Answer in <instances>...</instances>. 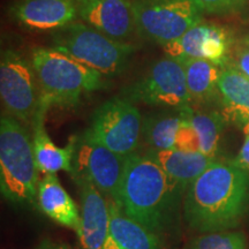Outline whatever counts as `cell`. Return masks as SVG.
I'll use <instances>...</instances> for the list:
<instances>
[{
  "mask_svg": "<svg viewBox=\"0 0 249 249\" xmlns=\"http://www.w3.org/2000/svg\"><path fill=\"white\" fill-rule=\"evenodd\" d=\"M186 191L154 158L134 152L124 158L114 203L127 217L161 235L178 226Z\"/></svg>",
  "mask_w": 249,
  "mask_h": 249,
  "instance_id": "obj_1",
  "label": "cell"
},
{
  "mask_svg": "<svg viewBox=\"0 0 249 249\" xmlns=\"http://www.w3.org/2000/svg\"><path fill=\"white\" fill-rule=\"evenodd\" d=\"M249 203V173L233 161L214 160L187 188L182 213L201 233L226 231L240 223Z\"/></svg>",
  "mask_w": 249,
  "mask_h": 249,
  "instance_id": "obj_2",
  "label": "cell"
},
{
  "mask_svg": "<svg viewBox=\"0 0 249 249\" xmlns=\"http://www.w3.org/2000/svg\"><path fill=\"white\" fill-rule=\"evenodd\" d=\"M30 60L38 81L40 103L49 107H74L83 96L104 87V76L99 71L58 50L34 49Z\"/></svg>",
  "mask_w": 249,
  "mask_h": 249,
  "instance_id": "obj_3",
  "label": "cell"
},
{
  "mask_svg": "<svg viewBox=\"0 0 249 249\" xmlns=\"http://www.w3.org/2000/svg\"><path fill=\"white\" fill-rule=\"evenodd\" d=\"M33 136L9 114L0 120V189L14 204L37 207L38 174Z\"/></svg>",
  "mask_w": 249,
  "mask_h": 249,
  "instance_id": "obj_4",
  "label": "cell"
},
{
  "mask_svg": "<svg viewBox=\"0 0 249 249\" xmlns=\"http://www.w3.org/2000/svg\"><path fill=\"white\" fill-rule=\"evenodd\" d=\"M50 48L68 54L105 77L123 74L135 53L134 46L110 38L80 20L54 31Z\"/></svg>",
  "mask_w": 249,
  "mask_h": 249,
  "instance_id": "obj_5",
  "label": "cell"
},
{
  "mask_svg": "<svg viewBox=\"0 0 249 249\" xmlns=\"http://www.w3.org/2000/svg\"><path fill=\"white\" fill-rule=\"evenodd\" d=\"M133 8L139 35L160 45L180 38L203 15L194 0H133Z\"/></svg>",
  "mask_w": 249,
  "mask_h": 249,
  "instance_id": "obj_6",
  "label": "cell"
},
{
  "mask_svg": "<svg viewBox=\"0 0 249 249\" xmlns=\"http://www.w3.org/2000/svg\"><path fill=\"white\" fill-rule=\"evenodd\" d=\"M0 97L6 114L31 124L40 104L38 81L31 60L14 49L1 51Z\"/></svg>",
  "mask_w": 249,
  "mask_h": 249,
  "instance_id": "obj_7",
  "label": "cell"
},
{
  "mask_svg": "<svg viewBox=\"0 0 249 249\" xmlns=\"http://www.w3.org/2000/svg\"><path fill=\"white\" fill-rule=\"evenodd\" d=\"M142 124L143 118L133 102L112 97L96 108L88 130L103 145L126 158L139 147Z\"/></svg>",
  "mask_w": 249,
  "mask_h": 249,
  "instance_id": "obj_8",
  "label": "cell"
},
{
  "mask_svg": "<svg viewBox=\"0 0 249 249\" xmlns=\"http://www.w3.org/2000/svg\"><path fill=\"white\" fill-rule=\"evenodd\" d=\"M121 96L133 103L170 108L192 103L182 64L170 57L155 61L144 75L123 89Z\"/></svg>",
  "mask_w": 249,
  "mask_h": 249,
  "instance_id": "obj_9",
  "label": "cell"
},
{
  "mask_svg": "<svg viewBox=\"0 0 249 249\" xmlns=\"http://www.w3.org/2000/svg\"><path fill=\"white\" fill-rule=\"evenodd\" d=\"M71 176L74 181L91 182L107 201L116 202L123 178L124 158L103 145L88 129L75 135Z\"/></svg>",
  "mask_w": 249,
  "mask_h": 249,
  "instance_id": "obj_10",
  "label": "cell"
},
{
  "mask_svg": "<svg viewBox=\"0 0 249 249\" xmlns=\"http://www.w3.org/2000/svg\"><path fill=\"white\" fill-rule=\"evenodd\" d=\"M77 20L120 42L136 30L133 0H79Z\"/></svg>",
  "mask_w": 249,
  "mask_h": 249,
  "instance_id": "obj_11",
  "label": "cell"
},
{
  "mask_svg": "<svg viewBox=\"0 0 249 249\" xmlns=\"http://www.w3.org/2000/svg\"><path fill=\"white\" fill-rule=\"evenodd\" d=\"M79 0H14L9 15L31 31H57L77 20Z\"/></svg>",
  "mask_w": 249,
  "mask_h": 249,
  "instance_id": "obj_12",
  "label": "cell"
},
{
  "mask_svg": "<svg viewBox=\"0 0 249 249\" xmlns=\"http://www.w3.org/2000/svg\"><path fill=\"white\" fill-rule=\"evenodd\" d=\"M81 220L76 232L80 249H104L110 236V208L108 201L91 182L81 180Z\"/></svg>",
  "mask_w": 249,
  "mask_h": 249,
  "instance_id": "obj_13",
  "label": "cell"
},
{
  "mask_svg": "<svg viewBox=\"0 0 249 249\" xmlns=\"http://www.w3.org/2000/svg\"><path fill=\"white\" fill-rule=\"evenodd\" d=\"M49 108L44 103H40L30 124L33 127V144L37 167L43 174H57L59 171L71 173L75 138L71 136L64 148L54 144L45 129V116Z\"/></svg>",
  "mask_w": 249,
  "mask_h": 249,
  "instance_id": "obj_14",
  "label": "cell"
},
{
  "mask_svg": "<svg viewBox=\"0 0 249 249\" xmlns=\"http://www.w3.org/2000/svg\"><path fill=\"white\" fill-rule=\"evenodd\" d=\"M37 203L43 213L55 223L77 232L80 227L81 213L75 202L59 181L57 174H45L39 180L37 192Z\"/></svg>",
  "mask_w": 249,
  "mask_h": 249,
  "instance_id": "obj_15",
  "label": "cell"
},
{
  "mask_svg": "<svg viewBox=\"0 0 249 249\" xmlns=\"http://www.w3.org/2000/svg\"><path fill=\"white\" fill-rule=\"evenodd\" d=\"M110 208V236L104 249H160V238L127 217L113 201Z\"/></svg>",
  "mask_w": 249,
  "mask_h": 249,
  "instance_id": "obj_16",
  "label": "cell"
},
{
  "mask_svg": "<svg viewBox=\"0 0 249 249\" xmlns=\"http://www.w3.org/2000/svg\"><path fill=\"white\" fill-rule=\"evenodd\" d=\"M222 114L241 126L249 123V79L233 66L224 67L218 82Z\"/></svg>",
  "mask_w": 249,
  "mask_h": 249,
  "instance_id": "obj_17",
  "label": "cell"
},
{
  "mask_svg": "<svg viewBox=\"0 0 249 249\" xmlns=\"http://www.w3.org/2000/svg\"><path fill=\"white\" fill-rule=\"evenodd\" d=\"M147 155L154 158L171 178L176 179L186 189L216 160V158L208 157L200 151L178 149L149 150Z\"/></svg>",
  "mask_w": 249,
  "mask_h": 249,
  "instance_id": "obj_18",
  "label": "cell"
},
{
  "mask_svg": "<svg viewBox=\"0 0 249 249\" xmlns=\"http://www.w3.org/2000/svg\"><path fill=\"white\" fill-rule=\"evenodd\" d=\"M179 61L185 70L187 89L192 103L207 104L219 96L218 82L224 67L205 59H182Z\"/></svg>",
  "mask_w": 249,
  "mask_h": 249,
  "instance_id": "obj_19",
  "label": "cell"
},
{
  "mask_svg": "<svg viewBox=\"0 0 249 249\" xmlns=\"http://www.w3.org/2000/svg\"><path fill=\"white\" fill-rule=\"evenodd\" d=\"M188 107L155 112L143 119L142 138L150 150L174 149L177 133L186 119Z\"/></svg>",
  "mask_w": 249,
  "mask_h": 249,
  "instance_id": "obj_20",
  "label": "cell"
},
{
  "mask_svg": "<svg viewBox=\"0 0 249 249\" xmlns=\"http://www.w3.org/2000/svg\"><path fill=\"white\" fill-rule=\"evenodd\" d=\"M186 119L194 127L200 139V151L208 157L216 158L220 136L226 120L222 112L195 111L187 108Z\"/></svg>",
  "mask_w": 249,
  "mask_h": 249,
  "instance_id": "obj_21",
  "label": "cell"
},
{
  "mask_svg": "<svg viewBox=\"0 0 249 249\" xmlns=\"http://www.w3.org/2000/svg\"><path fill=\"white\" fill-rule=\"evenodd\" d=\"M183 249H246V238L241 232L203 233L189 240Z\"/></svg>",
  "mask_w": 249,
  "mask_h": 249,
  "instance_id": "obj_22",
  "label": "cell"
},
{
  "mask_svg": "<svg viewBox=\"0 0 249 249\" xmlns=\"http://www.w3.org/2000/svg\"><path fill=\"white\" fill-rule=\"evenodd\" d=\"M202 12L210 14H227L242 11L248 0H194Z\"/></svg>",
  "mask_w": 249,
  "mask_h": 249,
  "instance_id": "obj_23",
  "label": "cell"
},
{
  "mask_svg": "<svg viewBox=\"0 0 249 249\" xmlns=\"http://www.w3.org/2000/svg\"><path fill=\"white\" fill-rule=\"evenodd\" d=\"M174 149L183 151H200V139H198V135L194 127L189 124V121L187 119H185L178 133H177Z\"/></svg>",
  "mask_w": 249,
  "mask_h": 249,
  "instance_id": "obj_24",
  "label": "cell"
},
{
  "mask_svg": "<svg viewBox=\"0 0 249 249\" xmlns=\"http://www.w3.org/2000/svg\"><path fill=\"white\" fill-rule=\"evenodd\" d=\"M232 161L236 166L244 170L245 172L249 173V135H246L245 142L242 144L240 151L236 155L235 160Z\"/></svg>",
  "mask_w": 249,
  "mask_h": 249,
  "instance_id": "obj_25",
  "label": "cell"
},
{
  "mask_svg": "<svg viewBox=\"0 0 249 249\" xmlns=\"http://www.w3.org/2000/svg\"><path fill=\"white\" fill-rule=\"evenodd\" d=\"M232 66L236 68L239 71H241L245 76H247L249 79V44L239 52L238 55H236L234 65H232Z\"/></svg>",
  "mask_w": 249,
  "mask_h": 249,
  "instance_id": "obj_26",
  "label": "cell"
},
{
  "mask_svg": "<svg viewBox=\"0 0 249 249\" xmlns=\"http://www.w3.org/2000/svg\"><path fill=\"white\" fill-rule=\"evenodd\" d=\"M35 249H71V247L66 244H62V242H57L45 239V240L40 241L39 244L36 246Z\"/></svg>",
  "mask_w": 249,
  "mask_h": 249,
  "instance_id": "obj_27",
  "label": "cell"
},
{
  "mask_svg": "<svg viewBox=\"0 0 249 249\" xmlns=\"http://www.w3.org/2000/svg\"><path fill=\"white\" fill-rule=\"evenodd\" d=\"M242 130H244L245 135H249V123L246 124L245 126H242Z\"/></svg>",
  "mask_w": 249,
  "mask_h": 249,
  "instance_id": "obj_28",
  "label": "cell"
}]
</instances>
